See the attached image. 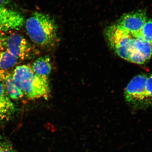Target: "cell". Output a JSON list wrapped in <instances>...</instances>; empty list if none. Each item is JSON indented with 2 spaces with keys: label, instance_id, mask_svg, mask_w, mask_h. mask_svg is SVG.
<instances>
[{
  "label": "cell",
  "instance_id": "obj_9",
  "mask_svg": "<svg viewBox=\"0 0 152 152\" xmlns=\"http://www.w3.org/2000/svg\"><path fill=\"white\" fill-rule=\"evenodd\" d=\"M3 83L8 94L12 99H19L24 95L21 87L14 78L12 74H9Z\"/></svg>",
  "mask_w": 152,
  "mask_h": 152
},
{
  "label": "cell",
  "instance_id": "obj_17",
  "mask_svg": "<svg viewBox=\"0 0 152 152\" xmlns=\"http://www.w3.org/2000/svg\"><path fill=\"white\" fill-rule=\"evenodd\" d=\"M5 49V37L0 33V52Z\"/></svg>",
  "mask_w": 152,
  "mask_h": 152
},
{
  "label": "cell",
  "instance_id": "obj_7",
  "mask_svg": "<svg viewBox=\"0 0 152 152\" xmlns=\"http://www.w3.org/2000/svg\"><path fill=\"white\" fill-rule=\"evenodd\" d=\"M24 23V18L19 12L0 6V32L20 29Z\"/></svg>",
  "mask_w": 152,
  "mask_h": 152
},
{
  "label": "cell",
  "instance_id": "obj_14",
  "mask_svg": "<svg viewBox=\"0 0 152 152\" xmlns=\"http://www.w3.org/2000/svg\"><path fill=\"white\" fill-rule=\"evenodd\" d=\"M129 61L138 64H142L145 62L146 61L141 53L134 52L132 53Z\"/></svg>",
  "mask_w": 152,
  "mask_h": 152
},
{
  "label": "cell",
  "instance_id": "obj_16",
  "mask_svg": "<svg viewBox=\"0 0 152 152\" xmlns=\"http://www.w3.org/2000/svg\"><path fill=\"white\" fill-rule=\"evenodd\" d=\"M146 89L150 105H152V74L147 77Z\"/></svg>",
  "mask_w": 152,
  "mask_h": 152
},
{
  "label": "cell",
  "instance_id": "obj_13",
  "mask_svg": "<svg viewBox=\"0 0 152 152\" xmlns=\"http://www.w3.org/2000/svg\"><path fill=\"white\" fill-rule=\"evenodd\" d=\"M0 152H17L10 142L0 136Z\"/></svg>",
  "mask_w": 152,
  "mask_h": 152
},
{
  "label": "cell",
  "instance_id": "obj_3",
  "mask_svg": "<svg viewBox=\"0 0 152 152\" xmlns=\"http://www.w3.org/2000/svg\"><path fill=\"white\" fill-rule=\"evenodd\" d=\"M148 76L140 75L133 78L126 87V101L139 108H147L150 105L146 89Z\"/></svg>",
  "mask_w": 152,
  "mask_h": 152
},
{
  "label": "cell",
  "instance_id": "obj_11",
  "mask_svg": "<svg viewBox=\"0 0 152 152\" xmlns=\"http://www.w3.org/2000/svg\"><path fill=\"white\" fill-rule=\"evenodd\" d=\"M18 60L6 50L0 52V69L7 71L16 64Z\"/></svg>",
  "mask_w": 152,
  "mask_h": 152
},
{
  "label": "cell",
  "instance_id": "obj_6",
  "mask_svg": "<svg viewBox=\"0 0 152 152\" xmlns=\"http://www.w3.org/2000/svg\"><path fill=\"white\" fill-rule=\"evenodd\" d=\"M5 48L6 50L18 59H26L31 52V47L28 42L17 33H13L5 37Z\"/></svg>",
  "mask_w": 152,
  "mask_h": 152
},
{
  "label": "cell",
  "instance_id": "obj_1",
  "mask_svg": "<svg viewBox=\"0 0 152 152\" xmlns=\"http://www.w3.org/2000/svg\"><path fill=\"white\" fill-rule=\"evenodd\" d=\"M28 35L33 42L42 47L51 46L57 38V28L49 15L36 12L25 23Z\"/></svg>",
  "mask_w": 152,
  "mask_h": 152
},
{
  "label": "cell",
  "instance_id": "obj_8",
  "mask_svg": "<svg viewBox=\"0 0 152 152\" xmlns=\"http://www.w3.org/2000/svg\"><path fill=\"white\" fill-rule=\"evenodd\" d=\"M15 110V104L8 94L4 83L0 81V124L10 119Z\"/></svg>",
  "mask_w": 152,
  "mask_h": 152
},
{
  "label": "cell",
  "instance_id": "obj_19",
  "mask_svg": "<svg viewBox=\"0 0 152 152\" xmlns=\"http://www.w3.org/2000/svg\"><path fill=\"white\" fill-rule=\"evenodd\" d=\"M10 2V0H0V6H4L7 5Z\"/></svg>",
  "mask_w": 152,
  "mask_h": 152
},
{
  "label": "cell",
  "instance_id": "obj_18",
  "mask_svg": "<svg viewBox=\"0 0 152 152\" xmlns=\"http://www.w3.org/2000/svg\"><path fill=\"white\" fill-rule=\"evenodd\" d=\"M9 74H10V73L7 72V71L0 69V81L4 83V81L6 78L7 77Z\"/></svg>",
  "mask_w": 152,
  "mask_h": 152
},
{
  "label": "cell",
  "instance_id": "obj_15",
  "mask_svg": "<svg viewBox=\"0 0 152 152\" xmlns=\"http://www.w3.org/2000/svg\"><path fill=\"white\" fill-rule=\"evenodd\" d=\"M146 61H148L152 55V43L145 41L143 50L142 53Z\"/></svg>",
  "mask_w": 152,
  "mask_h": 152
},
{
  "label": "cell",
  "instance_id": "obj_2",
  "mask_svg": "<svg viewBox=\"0 0 152 152\" xmlns=\"http://www.w3.org/2000/svg\"><path fill=\"white\" fill-rule=\"evenodd\" d=\"M12 75L28 99L48 98L50 88L48 77L36 75L31 67L26 65L18 66Z\"/></svg>",
  "mask_w": 152,
  "mask_h": 152
},
{
  "label": "cell",
  "instance_id": "obj_10",
  "mask_svg": "<svg viewBox=\"0 0 152 152\" xmlns=\"http://www.w3.org/2000/svg\"><path fill=\"white\" fill-rule=\"evenodd\" d=\"M31 68L36 75L48 77L50 74L52 70L50 57L46 56L39 58L33 63Z\"/></svg>",
  "mask_w": 152,
  "mask_h": 152
},
{
  "label": "cell",
  "instance_id": "obj_4",
  "mask_svg": "<svg viewBox=\"0 0 152 152\" xmlns=\"http://www.w3.org/2000/svg\"><path fill=\"white\" fill-rule=\"evenodd\" d=\"M111 46L121 58L129 61L132 55L131 43L133 37L116 25L109 27L106 32Z\"/></svg>",
  "mask_w": 152,
  "mask_h": 152
},
{
  "label": "cell",
  "instance_id": "obj_12",
  "mask_svg": "<svg viewBox=\"0 0 152 152\" xmlns=\"http://www.w3.org/2000/svg\"><path fill=\"white\" fill-rule=\"evenodd\" d=\"M144 41L152 43V20H147L140 33Z\"/></svg>",
  "mask_w": 152,
  "mask_h": 152
},
{
  "label": "cell",
  "instance_id": "obj_5",
  "mask_svg": "<svg viewBox=\"0 0 152 152\" xmlns=\"http://www.w3.org/2000/svg\"><path fill=\"white\" fill-rule=\"evenodd\" d=\"M145 11L139 10L124 15L116 25L120 29L134 37H137L147 20Z\"/></svg>",
  "mask_w": 152,
  "mask_h": 152
}]
</instances>
